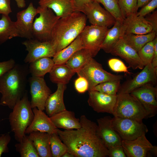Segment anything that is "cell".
<instances>
[{"instance_id":"1","label":"cell","mask_w":157,"mask_h":157,"mask_svg":"<svg viewBox=\"0 0 157 157\" xmlns=\"http://www.w3.org/2000/svg\"><path fill=\"white\" fill-rule=\"evenodd\" d=\"M79 119L81 126L78 129L62 131L57 128V133L68 151L74 157L108 156V149L97 134V124L84 115Z\"/></svg>"},{"instance_id":"2","label":"cell","mask_w":157,"mask_h":157,"mask_svg":"<svg viewBox=\"0 0 157 157\" xmlns=\"http://www.w3.org/2000/svg\"><path fill=\"white\" fill-rule=\"evenodd\" d=\"M28 66L16 64L10 70L0 77L1 105L12 109L20 100L26 90Z\"/></svg>"},{"instance_id":"3","label":"cell","mask_w":157,"mask_h":157,"mask_svg":"<svg viewBox=\"0 0 157 157\" xmlns=\"http://www.w3.org/2000/svg\"><path fill=\"white\" fill-rule=\"evenodd\" d=\"M87 19L85 14L76 11L59 19L51 39L56 52L67 47L79 35L86 26Z\"/></svg>"},{"instance_id":"4","label":"cell","mask_w":157,"mask_h":157,"mask_svg":"<svg viewBox=\"0 0 157 157\" xmlns=\"http://www.w3.org/2000/svg\"><path fill=\"white\" fill-rule=\"evenodd\" d=\"M12 110L9 116V120L15 139L19 142L26 135L25 131L31 124L34 117L30 101L28 99L27 90Z\"/></svg>"},{"instance_id":"5","label":"cell","mask_w":157,"mask_h":157,"mask_svg":"<svg viewBox=\"0 0 157 157\" xmlns=\"http://www.w3.org/2000/svg\"><path fill=\"white\" fill-rule=\"evenodd\" d=\"M113 115L142 122L148 118L147 112L139 101L130 94L117 95Z\"/></svg>"},{"instance_id":"6","label":"cell","mask_w":157,"mask_h":157,"mask_svg":"<svg viewBox=\"0 0 157 157\" xmlns=\"http://www.w3.org/2000/svg\"><path fill=\"white\" fill-rule=\"evenodd\" d=\"M37 8L39 15L34 20L33 38L41 41H51L53 29L59 18L46 7L39 6Z\"/></svg>"},{"instance_id":"7","label":"cell","mask_w":157,"mask_h":157,"mask_svg":"<svg viewBox=\"0 0 157 157\" xmlns=\"http://www.w3.org/2000/svg\"><path fill=\"white\" fill-rule=\"evenodd\" d=\"M91 58L86 64L76 73L78 76L84 77L89 84L88 91L92 90L96 86L105 81L121 80L123 76L116 75L104 69L101 64Z\"/></svg>"},{"instance_id":"8","label":"cell","mask_w":157,"mask_h":157,"mask_svg":"<svg viewBox=\"0 0 157 157\" xmlns=\"http://www.w3.org/2000/svg\"><path fill=\"white\" fill-rule=\"evenodd\" d=\"M112 125L122 140H134L148 131L142 121L131 119L114 117Z\"/></svg>"},{"instance_id":"9","label":"cell","mask_w":157,"mask_h":157,"mask_svg":"<svg viewBox=\"0 0 157 157\" xmlns=\"http://www.w3.org/2000/svg\"><path fill=\"white\" fill-rule=\"evenodd\" d=\"M157 68L152 63L145 66L142 70L133 78L125 81L120 85L117 95L130 94L135 89L146 84H156L157 82Z\"/></svg>"},{"instance_id":"10","label":"cell","mask_w":157,"mask_h":157,"mask_svg":"<svg viewBox=\"0 0 157 157\" xmlns=\"http://www.w3.org/2000/svg\"><path fill=\"white\" fill-rule=\"evenodd\" d=\"M108 29V28L91 25L86 26L79 36L83 48L89 50L93 57L101 49V46Z\"/></svg>"},{"instance_id":"11","label":"cell","mask_w":157,"mask_h":157,"mask_svg":"<svg viewBox=\"0 0 157 157\" xmlns=\"http://www.w3.org/2000/svg\"><path fill=\"white\" fill-rule=\"evenodd\" d=\"M28 53L24 60L29 63L40 58L53 57L56 53L55 47L51 41H41L34 38L27 39L22 43Z\"/></svg>"},{"instance_id":"12","label":"cell","mask_w":157,"mask_h":157,"mask_svg":"<svg viewBox=\"0 0 157 157\" xmlns=\"http://www.w3.org/2000/svg\"><path fill=\"white\" fill-rule=\"evenodd\" d=\"M145 134L131 140H122V146L128 157H146L151 154L157 155V147L147 140Z\"/></svg>"},{"instance_id":"13","label":"cell","mask_w":157,"mask_h":157,"mask_svg":"<svg viewBox=\"0 0 157 157\" xmlns=\"http://www.w3.org/2000/svg\"><path fill=\"white\" fill-rule=\"evenodd\" d=\"M83 13L91 25L108 28L116 22L110 13L95 1L86 5Z\"/></svg>"},{"instance_id":"14","label":"cell","mask_w":157,"mask_h":157,"mask_svg":"<svg viewBox=\"0 0 157 157\" xmlns=\"http://www.w3.org/2000/svg\"><path fill=\"white\" fill-rule=\"evenodd\" d=\"M140 103L148 115V118L154 116L157 112V88L148 84L138 88L130 93Z\"/></svg>"},{"instance_id":"15","label":"cell","mask_w":157,"mask_h":157,"mask_svg":"<svg viewBox=\"0 0 157 157\" xmlns=\"http://www.w3.org/2000/svg\"><path fill=\"white\" fill-rule=\"evenodd\" d=\"M30 87L31 99L30 101L31 108H35L44 111L45 110L46 100L51 91L47 86L43 78L33 76L28 79Z\"/></svg>"},{"instance_id":"16","label":"cell","mask_w":157,"mask_h":157,"mask_svg":"<svg viewBox=\"0 0 157 157\" xmlns=\"http://www.w3.org/2000/svg\"><path fill=\"white\" fill-rule=\"evenodd\" d=\"M38 10L31 2L26 9L17 13L15 22L18 36L27 39L33 38V27L34 19Z\"/></svg>"},{"instance_id":"17","label":"cell","mask_w":157,"mask_h":157,"mask_svg":"<svg viewBox=\"0 0 157 157\" xmlns=\"http://www.w3.org/2000/svg\"><path fill=\"white\" fill-rule=\"evenodd\" d=\"M97 134L108 149L122 145V140L113 126L112 118L104 116L97 119Z\"/></svg>"},{"instance_id":"18","label":"cell","mask_w":157,"mask_h":157,"mask_svg":"<svg viewBox=\"0 0 157 157\" xmlns=\"http://www.w3.org/2000/svg\"><path fill=\"white\" fill-rule=\"evenodd\" d=\"M88 91V102L94 110L98 113H106L113 115L117 95H108L95 90Z\"/></svg>"},{"instance_id":"19","label":"cell","mask_w":157,"mask_h":157,"mask_svg":"<svg viewBox=\"0 0 157 157\" xmlns=\"http://www.w3.org/2000/svg\"><path fill=\"white\" fill-rule=\"evenodd\" d=\"M110 53L124 59L128 64L129 67L134 70L138 69H142L144 67L138 52L127 44L122 37L116 44Z\"/></svg>"},{"instance_id":"20","label":"cell","mask_w":157,"mask_h":157,"mask_svg":"<svg viewBox=\"0 0 157 157\" xmlns=\"http://www.w3.org/2000/svg\"><path fill=\"white\" fill-rule=\"evenodd\" d=\"M152 31L151 25L145 17L136 14L125 18L122 23V35L126 34H146Z\"/></svg>"},{"instance_id":"21","label":"cell","mask_w":157,"mask_h":157,"mask_svg":"<svg viewBox=\"0 0 157 157\" xmlns=\"http://www.w3.org/2000/svg\"><path fill=\"white\" fill-rule=\"evenodd\" d=\"M34 114L33 119L26 129L25 134H29L35 131H40L49 134L57 133V128L51 121L50 117L43 111L35 108L32 109Z\"/></svg>"},{"instance_id":"22","label":"cell","mask_w":157,"mask_h":157,"mask_svg":"<svg viewBox=\"0 0 157 157\" xmlns=\"http://www.w3.org/2000/svg\"><path fill=\"white\" fill-rule=\"evenodd\" d=\"M66 89V85L57 84L56 91L50 94L47 99L45 110L49 117L66 110L63 100L64 92Z\"/></svg>"},{"instance_id":"23","label":"cell","mask_w":157,"mask_h":157,"mask_svg":"<svg viewBox=\"0 0 157 157\" xmlns=\"http://www.w3.org/2000/svg\"><path fill=\"white\" fill-rule=\"evenodd\" d=\"M57 129L66 130L77 129L81 126L80 119L76 118L74 112L67 110L50 117Z\"/></svg>"},{"instance_id":"24","label":"cell","mask_w":157,"mask_h":157,"mask_svg":"<svg viewBox=\"0 0 157 157\" xmlns=\"http://www.w3.org/2000/svg\"><path fill=\"white\" fill-rule=\"evenodd\" d=\"M38 3L51 9L59 18L75 11L72 0H40Z\"/></svg>"},{"instance_id":"25","label":"cell","mask_w":157,"mask_h":157,"mask_svg":"<svg viewBox=\"0 0 157 157\" xmlns=\"http://www.w3.org/2000/svg\"><path fill=\"white\" fill-rule=\"evenodd\" d=\"M51 134L40 131L33 132L28 134L39 157H52L50 144Z\"/></svg>"},{"instance_id":"26","label":"cell","mask_w":157,"mask_h":157,"mask_svg":"<svg viewBox=\"0 0 157 157\" xmlns=\"http://www.w3.org/2000/svg\"><path fill=\"white\" fill-rule=\"evenodd\" d=\"M28 70L31 76L44 78L50 72L54 65L51 58L44 57L39 58L28 63Z\"/></svg>"},{"instance_id":"27","label":"cell","mask_w":157,"mask_h":157,"mask_svg":"<svg viewBox=\"0 0 157 157\" xmlns=\"http://www.w3.org/2000/svg\"><path fill=\"white\" fill-rule=\"evenodd\" d=\"M49 73L52 82L66 85L76 73L65 64H54Z\"/></svg>"},{"instance_id":"28","label":"cell","mask_w":157,"mask_h":157,"mask_svg":"<svg viewBox=\"0 0 157 157\" xmlns=\"http://www.w3.org/2000/svg\"><path fill=\"white\" fill-rule=\"evenodd\" d=\"M122 35V23L116 21L113 26L107 31L101 44V49L106 53H110Z\"/></svg>"},{"instance_id":"29","label":"cell","mask_w":157,"mask_h":157,"mask_svg":"<svg viewBox=\"0 0 157 157\" xmlns=\"http://www.w3.org/2000/svg\"><path fill=\"white\" fill-rule=\"evenodd\" d=\"M82 48V42L79 35L69 45L56 53L52 59L54 64H65L75 52Z\"/></svg>"},{"instance_id":"30","label":"cell","mask_w":157,"mask_h":157,"mask_svg":"<svg viewBox=\"0 0 157 157\" xmlns=\"http://www.w3.org/2000/svg\"><path fill=\"white\" fill-rule=\"evenodd\" d=\"M157 34L154 31L143 34H126L123 35L122 38L127 44L138 52L147 43L153 41Z\"/></svg>"},{"instance_id":"31","label":"cell","mask_w":157,"mask_h":157,"mask_svg":"<svg viewBox=\"0 0 157 157\" xmlns=\"http://www.w3.org/2000/svg\"><path fill=\"white\" fill-rule=\"evenodd\" d=\"M18 37L15 22L11 20L9 15H2L0 19V44Z\"/></svg>"},{"instance_id":"32","label":"cell","mask_w":157,"mask_h":157,"mask_svg":"<svg viewBox=\"0 0 157 157\" xmlns=\"http://www.w3.org/2000/svg\"><path fill=\"white\" fill-rule=\"evenodd\" d=\"M92 57H93L89 50L82 48L75 52L65 64L76 73Z\"/></svg>"},{"instance_id":"33","label":"cell","mask_w":157,"mask_h":157,"mask_svg":"<svg viewBox=\"0 0 157 157\" xmlns=\"http://www.w3.org/2000/svg\"><path fill=\"white\" fill-rule=\"evenodd\" d=\"M16 151L21 157H39L32 141L26 135L15 145Z\"/></svg>"},{"instance_id":"34","label":"cell","mask_w":157,"mask_h":157,"mask_svg":"<svg viewBox=\"0 0 157 157\" xmlns=\"http://www.w3.org/2000/svg\"><path fill=\"white\" fill-rule=\"evenodd\" d=\"M50 144L53 157H62L68 151L66 145L61 140L57 133L50 134Z\"/></svg>"},{"instance_id":"35","label":"cell","mask_w":157,"mask_h":157,"mask_svg":"<svg viewBox=\"0 0 157 157\" xmlns=\"http://www.w3.org/2000/svg\"><path fill=\"white\" fill-rule=\"evenodd\" d=\"M121 80L105 81L96 86L92 90H95L109 95H117L120 85Z\"/></svg>"},{"instance_id":"36","label":"cell","mask_w":157,"mask_h":157,"mask_svg":"<svg viewBox=\"0 0 157 157\" xmlns=\"http://www.w3.org/2000/svg\"><path fill=\"white\" fill-rule=\"evenodd\" d=\"M101 4L105 9L114 17L116 21L122 23L124 18L116 0H94Z\"/></svg>"},{"instance_id":"37","label":"cell","mask_w":157,"mask_h":157,"mask_svg":"<svg viewBox=\"0 0 157 157\" xmlns=\"http://www.w3.org/2000/svg\"><path fill=\"white\" fill-rule=\"evenodd\" d=\"M137 0H118L117 2L124 18L131 15L136 14L138 9Z\"/></svg>"},{"instance_id":"38","label":"cell","mask_w":157,"mask_h":157,"mask_svg":"<svg viewBox=\"0 0 157 157\" xmlns=\"http://www.w3.org/2000/svg\"><path fill=\"white\" fill-rule=\"evenodd\" d=\"M154 51L153 40L146 44L138 52V56L144 66L152 63Z\"/></svg>"},{"instance_id":"39","label":"cell","mask_w":157,"mask_h":157,"mask_svg":"<svg viewBox=\"0 0 157 157\" xmlns=\"http://www.w3.org/2000/svg\"><path fill=\"white\" fill-rule=\"evenodd\" d=\"M108 65L111 69L115 72H123L127 74L130 73L128 67L120 60L116 58H112L108 61Z\"/></svg>"},{"instance_id":"40","label":"cell","mask_w":157,"mask_h":157,"mask_svg":"<svg viewBox=\"0 0 157 157\" xmlns=\"http://www.w3.org/2000/svg\"><path fill=\"white\" fill-rule=\"evenodd\" d=\"M78 76L74 81L75 88L78 93H83L88 90V83L84 77L81 76Z\"/></svg>"},{"instance_id":"41","label":"cell","mask_w":157,"mask_h":157,"mask_svg":"<svg viewBox=\"0 0 157 157\" xmlns=\"http://www.w3.org/2000/svg\"><path fill=\"white\" fill-rule=\"evenodd\" d=\"M136 15L144 17L154 11L157 8V0H151L147 3L141 7Z\"/></svg>"},{"instance_id":"42","label":"cell","mask_w":157,"mask_h":157,"mask_svg":"<svg viewBox=\"0 0 157 157\" xmlns=\"http://www.w3.org/2000/svg\"><path fill=\"white\" fill-rule=\"evenodd\" d=\"M11 140V137L9 133L0 135V157L3 153L9 151L8 145Z\"/></svg>"},{"instance_id":"43","label":"cell","mask_w":157,"mask_h":157,"mask_svg":"<svg viewBox=\"0 0 157 157\" xmlns=\"http://www.w3.org/2000/svg\"><path fill=\"white\" fill-rule=\"evenodd\" d=\"M16 64L15 60L13 59L0 62V77L12 69Z\"/></svg>"},{"instance_id":"44","label":"cell","mask_w":157,"mask_h":157,"mask_svg":"<svg viewBox=\"0 0 157 157\" xmlns=\"http://www.w3.org/2000/svg\"><path fill=\"white\" fill-rule=\"evenodd\" d=\"M108 156L110 157H126L122 145L114 146L109 149Z\"/></svg>"},{"instance_id":"45","label":"cell","mask_w":157,"mask_h":157,"mask_svg":"<svg viewBox=\"0 0 157 157\" xmlns=\"http://www.w3.org/2000/svg\"><path fill=\"white\" fill-rule=\"evenodd\" d=\"M145 18L151 25L153 31L157 33V11L154 10L146 15Z\"/></svg>"},{"instance_id":"46","label":"cell","mask_w":157,"mask_h":157,"mask_svg":"<svg viewBox=\"0 0 157 157\" xmlns=\"http://www.w3.org/2000/svg\"><path fill=\"white\" fill-rule=\"evenodd\" d=\"M12 12L10 0H0V15H9Z\"/></svg>"},{"instance_id":"47","label":"cell","mask_w":157,"mask_h":157,"mask_svg":"<svg viewBox=\"0 0 157 157\" xmlns=\"http://www.w3.org/2000/svg\"><path fill=\"white\" fill-rule=\"evenodd\" d=\"M75 11L83 13L84 8L88 3L94 1V0H72Z\"/></svg>"},{"instance_id":"48","label":"cell","mask_w":157,"mask_h":157,"mask_svg":"<svg viewBox=\"0 0 157 157\" xmlns=\"http://www.w3.org/2000/svg\"><path fill=\"white\" fill-rule=\"evenodd\" d=\"M154 42V51L153 58L152 63L155 68H157V36L153 40Z\"/></svg>"},{"instance_id":"49","label":"cell","mask_w":157,"mask_h":157,"mask_svg":"<svg viewBox=\"0 0 157 157\" xmlns=\"http://www.w3.org/2000/svg\"><path fill=\"white\" fill-rule=\"evenodd\" d=\"M151 0H137V6L138 8H141L149 3Z\"/></svg>"},{"instance_id":"50","label":"cell","mask_w":157,"mask_h":157,"mask_svg":"<svg viewBox=\"0 0 157 157\" xmlns=\"http://www.w3.org/2000/svg\"><path fill=\"white\" fill-rule=\"evenodd\" d=\"M16 2L17 7L19 8H23L26 6L25 0H14Z\"/></svg>"},{"instance_id":"51","label":"cell","mask_w":157,"mask_h":157,"mask_svg":"<svg viewBox=\"0 0 157 157\" xmlns=\"http://www.w3.org/2000/svg\"><path fill=\"white\" fill-rule=\"evenodd\" d=\"M62 157H74V156L68 151L65 152Z\"/></svg>"},{"instance_id":"52","label":"cell","mask_w":157,"mask_h":157,"mask_svg":"<svg viewBox=\"0 0 157 157\" xmlns=\"http://www.w3.org/2000/svg\"><path fill=\"white\" fill-rule=\"evenodd\" d=\"M117 0V1H118V0Z\"/></svg>"},{"instance_id":"53","label":"cell","mask_w":157,"mask_h":157,"mask_svg":"<svg viewBox=\"0 0 157 157\" xmlns=\"http://www.w3.org/2000/svg\"><path fill=\"white\" fill-rule=\"evenodd\" d=\"M0 105H1V104H0Z\"/></svg>"},{"instance_id":"54","label":"cell","mask_w":157,"mask_h":157,"mask_svg":"<svg viewBox=\"0 0 157 157\" xmlns=\"http://www.w3.org/2000/svg\"></svg>"}]
</instances>
